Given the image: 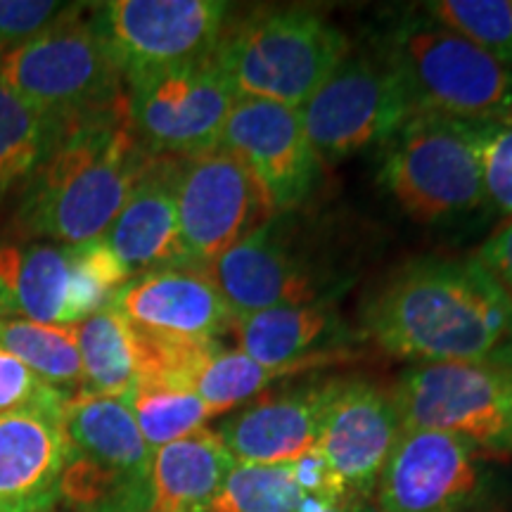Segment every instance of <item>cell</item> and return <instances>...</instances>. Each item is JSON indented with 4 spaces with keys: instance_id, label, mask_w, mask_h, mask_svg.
<instances>
[{
    "instance_id": "1",
    "label": "cell",
    "mask_w": 512,
    "mask_h": 512,
    "mask_svg": "<svg viewBox=\"0 0 512 512\" xmlns=\"http://www.w3.org/2000/svg\"><path fill=\"white\" fill-rule=\"evenodd\" d=\"M361 332L403 361H486L510 337L512 299L475 256H425L368 294Z\"/></svg>"
},
{
    "instance_id": "2",
    "label": "cell",
    "mask_w": 512,
    "mask_h": 512,
    "mask_svg": "<svg viewBox=\"0 0 512 512\" xmlns=\"http://www.w3.org/2000/svg\"><path fill=\"white\" fill-rule=\"evenodd\" d=\"M152 159L128 126L126 100L69 121L22 188L17 228L57 245L102 240Z\"/></svg>"
},
{
    "instance_id": "3",
    "label": "cell",
    "mask_w": 512,
    "mask_h": 512,
    "mask_svg": "<svg viewBox=\"0 0 512 512\" xmlns=\"http://www.w3.org/2000/svg\"><path fill=\"white\" fill-rule=\"evenodd\" d=\"M349 55V38L311 8H256L230 15L214 62L238 98L302 107Z\"/></svg>"
},
{
    "instance_id": "4",
    "label": "cell",
    "mask_w": 512,
    "mask_h": 512,
    "mask_svg": "<svg viewBox=\"0 0 512 512\" xmlns=\"http://www.w3.org/2000/svg\"><path fill=\"white\" fill-rule=\"evenodd\" d=\"M380 50L399 72L415 114L470 124L512 119V67L430 17L418 12L403 17Z\"/></svg>"
},
{
    "instance_id": "5",
    "label": "cell",
    "mask_w": 512,
    "mask_h": 512,
    "mask_svg": "<svg viewBox=\"0 0 512 512\" xmlns=\"http://www.w3.org/2000/svg\"><path fill=\"white\" fill-rule=\"evenodd\" d=\"M484 124L413 114L382 145L380 183L418 223L472 214L486 202Z\"/></svg>"
},
{
    "instance_id": "6",
    "label": "cell",
    "mask_w": 512,
    "mask_h": 512,
    "mask_svg": "<svg viewBox=\"0 0 512 512\" xmlns=\"http://www.w3.org/2000/svg\"><path fill=\"white\" fill-rule=\"evenodd\" d=\"M67 460L60 503L69 512H145L152 448L126 399L74 396L62 413Z\"/></svg>"
},
{
    "instance_id": "7",
    "label": "cell",
    "mask_w": 512,
    "mask_h": 512,
    "mask_svg": "<svg viewBox=\"0 0 512 512\" xmlns=\"http://www.w3.org/2000/svg\"><path fill=\"white\" fill-rule=\"evenodd\" d=\"M86 8L69 5L41 34L0 50V83L36 110L67 121L124 100V79Z\"/></svg>"
},
{
    "instance_id": "8",
    "label": "cell",
    "mask_w": 512,
    "mask_h": 512,
    "mask_svg": "<svg viewBox=\"0 0 512 512\" xmlns=\"http://www.w3.org/2000/svg\"><path fill=\"white\" fill-rule=\"evenodd\" d=\"M133 275L105 240L0 245V318L79 325L112 306Z\"/></svg>"
},
{
    "instance_id": "9",
    "label": "cell",
    "mask_w": 512,
    "mask_h": 512,
    "mask_svg": "<svg viewBox=\"0 0 512 512\" xmlns=\"http://www.w3.org/2000/svg\"><path fill=\"white\" fill-rule=\"evenodd\" d=\"M389 392L401 432H451L472 441L484 458L512 456V368L489 358L418 363Z\"/></svg>"
},
{
    "instance_id": "10",
    "label": "cell",
    "mask_w": 512,
    "mask_h": 512,
    "mask_svg": "<svg viewBox=\"0 0 512 512\" xmlns=\"http://www.w3.org/2000/svg\"><path fill=\"white\" fill-rule=\"evenodd\" d=\"M299 114L320 164H337L382 147L415 110L399 72L377 48L344 57Z\"/></svg>"
},
{
    "instance_id": "11",
    "label": "cell",
    "mask_w": 512,
    "mask_h": 512,
    "mask_svg": "<svg viewBox=\"0 0 512 512\" xmlns=\"http://www.w3.org/2000/svg\"><path fill=\"white\" fill-rule=\"evenodd\" d=\"M126 117L150 155L185 159L214 150L235 95L214 57L124 81Z\"/></svg>"
},
{
    "instance_id": "12",
    "label": "cell",
    "mask_w": 512,
    "mask_h": 512,
    "mask_svg": "<svg viewBox=\"0 0 512 512\" xmlns=\"http://www.w3.org/2000/svg\"><path fill=\"white\" fill-rule=\"evenodd\" d=\"M233 15L221 0H110L91 5L95 34L121 79L214 55Z\"/></svg>"
},
{
    "instance_id": "13",
    "label": "cell",
    "mask_w": 512,
    "mask_h": 512,
    "mask_svg": "<svg viewBox=\"0 0 512 512\" xmlns=\"http://www.w3.org/2000/svg\"><path fill=\"white\" fill-rule=\"evenodd\" d=\"M176 209L185 254L200 268L278 216L252 166L223 145L178 159Z\"/></svg>"
},
{
    "instance_id": "14",
    "label": "cell",
    "mask_w": 512,
    "mask_h": 512,
    "mask_svg": "<svg viewBox=\"0 0 512 512\" xmlns=\"http://www.w3.org/2000/svg\"><path fill=\"white\" fill-rule=\"evenodd\" d=\"M479 448L439 430L401 432L373 491L375 512H486Z\"/></svg>"
},
{
    "instance_id": "15",
    "label": "cell",
    "mask_w": 512,
    "mask_h": 512,
    "mask_svg": "<svg viewBox=\"0 0 512 512\" xmlns=\"http://www.w3.org/2000/svg\"><path fill=\"white\" fill-rule=\"evenodd\" d=\"M207 273L235 320L275 306H304L332 297L325 292L328 278L294 242L283 216H273L223 252Z\"/></svg>"
},
{
    "instance_id": "16",
    "label": "cell",
    "mask_w": 512,
    "mask_h": 512,
    "mask_svg": "<svg viewBox=\"0 0 512 512\" xmlns=\"http://www.w3.org/2000/svg\"><path fill=\"white\" fill-rule=\"evenodd\" d=\"M219 145L252 166L278 214L304 207L316 190L320 159L309 143L297 107L238 98L223 126Z\"/></svg>"
},
{
    "instance_id": "17",
    "label": "cell",
    "mask_w": 512,
    "mask_h": 512,
    "mask_svg": "<svg viewBox=\"0 0 512 512\" xmlns=\"http://www.w3.org/2000/svg\"><path fill=\"white\" fill-rule=\"evenodd\" d=\"M399 434L392 392L363 377H342L325 411L316 448L344 479L349 494L368 501Z\"/></svg>"
},
{
    "instance_id": "18",
    "label": "cell",
    "mask_w": 512,
    "mask_h": 512,
    "mask_svg": "<svg viewBox=\"0 0 512 512\" xmlns=\"http://www.w3.org/2000/svg\"><path fill=\"white\" fill-rule=\"evenodd\" d=\"M133 328L152 337L219 342L235 330V316L207 268L169 266L133 275L112 302Z\"/></svg>"
},
{
    "instance_id": "19",
    "label": "cell",
    "mask_w": 512,
    "mask_h": 512,
    "mask_svg": "<svg viewBox=\"0 0 512 512\" xmlns=\"http://www.w3.org/2000/svg\"><path fill=\"white\" fill-rule=\"evenodd\" d=\"M339 380L342 377L309 380L259 396L230 413L216 434L235 463L290 465L318 444Z\"/></svg>"
},
{
    "instance_id": "20",
    "label": "cell",
    "mask_w": 512,
    "mask_h": 512,
    "mask_svg": "<svg viewBox=\"0 0 512 512\" xmlns=\"http://www.w3.org/2000/svg\"><path fill=\"white\" fill-rule=\"evenodd\" d=\"M240 351L268 370L299 375L349 361L351 332L335 297L304 306H275L235 320Z\"/></svg>"
},
{
    "instance_id": "21",
    "label": "cell",
    "mask_w": 512,
    "mask_h": 512,
    "mask_svg": "<svg viewBox=\"0 0 512 512\" xmlns=\"http://www.w3.org/2000/svg\"><path fill=\"white\" fill-rule=\"evenodd\" d=\"M64 406L0 415V512H55L67 460Z\"/></svg>"
},
{
    "instance_id": "22",
    "label": "cell",
    "mask_w": 512,
    "mask_h": 512,
    "mask_svg": "<svg viewBox=\"0 0 512 512\" xmlns=\"http://www.w3.org/2000/svg\"><path fill=\"white\" fill-rule=\"evenodd\" d=\"M176 164L174 157L152 159L124 209L102 235L131 275L190 266L178 228Z\"/></svg>"
},
{
    "instance_id": "23",
    "label": "cell",
    "mask_w": 512,
    "mask_h": 512,
    "mask_svg": "<svg viewBox=\"0 0 512 512\" xmlns=\"http://www.w3.org/2000/svg\"><path fill=\"white\" fill-rule=\"evenodd\" d=\"M233 465L219 434L207 427L157 448L145 512H204Z\"/></svg>"
},
{
    "instance_id": "24",
    "label": "cell",
    "mask_w": 512,
    "mask_h": 512,
    "mask_svg": "<svg viewBox=\"0 0 512 512\" xmlns=\"http://www.w3.org/2000/svg\"><path fill=\"white\" fill-rule=\"evenodd\" d=\"M81 354V392L76 396L126 399L140 375L138 332L114 306L76 325Z\"/></svg>"
},
{
    "instance_id": "25",
    "label": "cell",
    "mask_w": 512,
    "mask_h": 512,
    "mask_svg": "<svg viewBox=\"0 0 512 512\" xmlns=\"http://www.w3.org/2000/svg\"><path fill=\"white\" fill-rule=\"evenodd\" d=\"M67 126V119L36 110L0 83V200L29 183Z\"/></svg>"
},
{
    "instance_id": "26",
    "label": "cell",
    "mask_w": 512,
    "mask_h": 512,
    "mask_svg": "<svg viewBox=\"0 0 512 512\" xmlns=\"http://www.w3.org/2000/svg\"><path fill=\"white\" fill-rule=\"evenodd\" d=\"M0 349L27 366L57 392L74 399L81 392L83 368L76 325H43L22 318H0Z\"/></svg>"
},
{
    "instance_id": "27",
    "label": "cell",
    "mask_w": 512,
    "mask_h": 512,
    "mask_svg": "<svg viewBox=\"0 0 512 512\" xmlns=\"http://www.w3.org/2000/svg\"><path fill=\"white\" fill-rule=\"evenodd\" d=\"M126 403L152 451L202 430L211 418V411L192 389L159 380H138Z\"/></svg>"
},
{
    "instance_id": "28",
    "label": "cell",
    "mask_w": 512,
    "mask_h": 512,
    "mask_svg": "<svg viewBox=\"0 0 512 512\" xmlns=\"http://www.w3.org/2000/svg\"><path fill=\"white\" fill-rule=\"evenodd\" d=\"M285 373L268 370L240 349L216 347L197 366L190 380V389L204 401L211 415L238 411L249 401L259 399L273 382L283 380Z\"/></svg>"
},
{
    "instance_id": "29",
    "label": "cell",
    "mask_w": 512,
    "mask_h": 512,
    "mask_svg": "<svg viewBox=\"0 0 512 512\" xmlns=\"http://www.w3.org/2000/svg\"><path fill=\"white\" fill-rule=\"evenodd\" d=\"M304 501L290 465L235 463L204 512H299Z\"/></svg>"
},
{
    "instance_id": "30",
    "label": "cell",
    "mask_w": 512,
    "mask_h": 512,
    "mask_svg": "<svg viewBox=\"0 0 512 512\" xmlns=\"http://www.w3.org/2000/svg\"><path fill=\"white\" fill-rule=\"evenodd\" d=\"M422 15L512 67V3L508 0H432L422 5Z\"/></svg>"
},
{
    "instance_id": "31",
    "label": "cell",
    "mask_w": 512,
    "mask_h": 512,
    "mask_svg": "<svg viewBox=\"0 0 512 512\" xmlns=\"http://www.w3.org/2000/svg\"><path fill=\"white\" fill-rule=\"evenodd\" d=\"M482 166L486 200L512 216V119L484 124Z\"/></svg>"
},
{
    "instance_id": "32",
    "label": "cell",
    "mask_w": 512,
    "mask_h": 512,
    "mask_svg": "<svg viewBox=\"0 0 512 512\" xmlns=\"http://www.w3.org/2000/svg\"><path fill=\"white\" fill-rule=\"evenodd\" d=\"M69 399L50 387L19 358L0 349V415L31 406H62Z\"/></svg>"
},
{
    "instance_id": "33",
    "label": "cell",
    "mask_w": 512,
    "mask_h": 512,
    "mask_svg": "<svg viewBox=\"0 0 512 512\" xmlns=\"http://www.w3.org/2000/svg\"><path fill=\"white\" fill-rule=\"evenodd\" d=\"M72 3L55 0H0V50H8L41 34Z\"/></svg>"
},
{
    "instance_id": "34",
    "label": "cell",
    "mask_w": 512,
    "mask_h": 512,
    "mask_svg": "<svg viewBox=\"0 0 512 512\" xmlns=\"http://www.w3.org/2000/svg\"><path fill=\"white\" fill-rule=\"evenodd\" d=\"M290 470L304 498H311V501L318 503H339L354 498L349 494L344 479L337 475L335 467L328 463V458L316 446L306 451L304 456L292 460Z\"/></svg>"
},
{
    "instance_id": "35",
    "label": "cell",
    "mask_w": 512,
    "mask_h": 512,
    "mask_svg": "<svg viewBox=\"0 0 512 512\" xmlns=\"http://www.w3.org/2000/svg\"><path fill=\"white\" fill-rule=\"evenodd\" d=\"M475 259L512 299V216L498 223L494 233L477 249Z\"/></svg>"
},
{
    "instance_id": "36",
    "label": "cell",
    "mask_w": 512,
    "mask_h": 512,
    "mask_svg": "<svg viewBox=\"0 0 512 512\" xmlns=\"http://www.w3.org/2000/svg\"><path fill=\"white\" fill-rule=\"evenodd\" d=\"M299 512H375V508L368 501H361V498H347V501L339 503H318L306 498Z\"/></svg>"
},
{
    "instance_id": "37",
    "label": "cell",
    "mask_w": 512,
    "mask_h": 512,
    "mask_svg": "<svg viewBox=\"0 0 512 512\" xmlns=\"http://www.w3.org/2000/svg\"><path fill=\"white\" fill-rule=\"evenodd\" d=\"M489 361L498 363V366L512 368V332H510V337L505 339V342L501 344V347H498V349L494 351V354H491Z\"/></svg>"
}]
</instances>
